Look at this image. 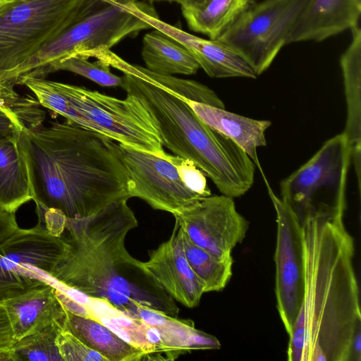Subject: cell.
<instances>
[{
	"label": "cell",
	"mask_w": 361,
	"mask_h": 361,
	"mask_svg": "<svg viewBox=\"0 0 361 361\" xmlns=\"http://www.w3.org/2000/svg\"><path fill=\"white\" fill-rule=\"evenodd\" d=\"M344 213L309 214L301 222L304 289L288 335V361H351L361 314L354 240Z\"/></svg>",
	"instance_id": "obj_1"
},
{
	"label": "cell",
	"mask_w": 361,
	"mask_h": 361,
	"mask_svg": "<svg viewBox=\"0 0 361 361\" xmlns=\"http://www.w3.org/2000/svg\"><path fill=\"white\" fill-rule=\"evenodd\" d=\"M37 211L92 216L128 200V178L111 139L66 121L25 128L18 140Z\"/></svg>",
	"instance_id": "obj_2"
},
{
	"label": "cell",
	"mask_w": 361,
	"mask_h": 361,
	"mask_svg": "<svg viewBox=\"0 0 361 361\" xmlns=\"http://www.w3.org/2000/svg\"><path fill=\"white\" fill-rule=\"evenodd\" d=\"M127 202H114L85 218H66V250L51 279L133 318L140 307L178 317L175 300L126 248L128 233L138 226Z\"/></svg>",
	"instance_id": "obj_3"
},
{
	"label": "cell",
	"mask_w": 361,
	"mask_h": 361,
	"mask_svg": "<svg viewBox=\"0 0 361 361\" xmlns=\"http://www.w3.org/2000/svg\"><path fill=\"white\" fill-rule=\"evenodd\" d=\"M102 59L123 73L121 87L147 108L163 146L191 161L222 195L234 198L250 190L254 182V162L231 139L204 123L188 99L154 83L138 66L128 63L111 50Z\"/></svg>",
	"instance_id": "obj_4"
},
{
	"label": "cell",
	"mask_w": 361,
	"mask_h": 361,
	"mask_svg": "<svg viewBox=\"0 0 361 361\" xmlns=\"http://www.w3.org/2000/svg\"><path fill=\"white\" fill-rule=\"evenodd\" d=\"M135 0H91L63 30L44 44L10 77H42L50 65L75 54L110 49L123 38L152 28L135 14Z\"/></svg>",
	"instance_id": "obj_5"
},
{
	"label": "cell",
	"mask_w": 361,
	"mask_h": 361,
	"mask_svg": "<svg viewBox=\"0 0 361 361\" xmlns=\"http://www.w3.org/2000/svg\"><path fill=\"white\" fill-rule=\"evenodd\" d=\"M350 143L342 133L326 141L303 165L280 183L281 199L300 221L312 214L345 212Z\"/></svg>",
	"instance_id": "obj_6"
},
{
	"label": "cell",
	"mask_w": 361,
	"mask_h": 361,
	"mask_svg": "<svg viewBox=\"0 0 361 361\" xmlns=\"http://www.w3.org/2000/svg\"><path fill=\"white\" fill-rule=\"evenodd\" d=\"M90 1L9 0L0 7V73L9 78Z\"/></svg>",
	"instance_id": "obj_7"
},
{
	"label": "cell",
	"mask_w": 361,
	"mask_h": 361,
	"mask_svg": "<svg viewBox=\"0 0 361 361\" xmlns=\"http://www.w3.org/2000/svg\"><path fill=\"white\" fill-rule=\"evenodd\" d=\"M54 85L98 133L136 149L161 156L165 153L153 118L135 96L127 94L121 99L61 82Z\"/></svg>",
	"instance_id": "obj_8"
},
{
	"label": "cell",
	"mask_w": 361,
	"mask_h": 361,
	"mask_svg": "<svg viewBox=\"0 0 361 361\" xmlns=\"http://www.w3.org/2000/svg\"><path fill=\"white\" fill-rule=\"evenodd\" d=\"M66 247L62 235L39 223L0 242V303L49 282Z\"/></svg>",
	"instance_id": "obj_9"
},
{
	"label": "cell",
	"mask_w": 361,
	"mask_h": 361,
	"mask_svg": "<svg viewBox=\"0 0 361 361\" xmlns=\"http://www.w3.org/2000/svg\"><path fill=\"white\" fill-rule=\"evenodd\" d=\"M305 1L256 2L217 39L240 54L259 76L288 44L290 32Z\"/></svg>",
	"instance_id": "obj_10"
},
{
	"label": "cell",
	"mask_w": 361,
	"mask_h": 361,
	"mask_svg": "<svg viewBox=\"0 0 361 361\" xmlns=\"http://www.w3.org/2000/svg\"><path fill=\"white\" fill-rule=\"evenodd\" d=\"M128 178V192L152 208L175 214L202 198L183 182L176 166L163 155L116 142Z\"/></svg>",
	"instance_id": "obj_11"
},
{
	"label": "cell",
	"mask_w": 361,
	"mask_h": 361,
	"mask_svg": "<svg viewBox=\"0 0 361 361\" xmlns=\"http://www.w3.org/2000/svg\"><path fill=\"white\" fill-rule=\"evenodd\" d=\"M277 225L274 253L276 307L289 335L303 295V242L302 223L291 207L267 186Z\"/></svg>",
	"instance_id": "obj_12"
},
{
	"label": "cell",
	"mask_w": 361,
	"mask_h": 361,
	"mask_svg": "<svg viewBox=\"0 0 361 361\" xmlns=\"http://www.w3.org/2000/svg\"><path fill=\"white\" fill-rule=\"evenodd\" d=\"M173 216L194 244L221 259L232 257L249 228L233 198L222 194L202 197Z\"/></svg>",
	"instance_id": "obj_13"
},
{
	"label": "cell",
	"mask_w": 361,
	"mask_h": 361,
	"mask_svg": "<svg viewBox=\"0 0 361 361\" xmlns=\"http://www.w3.org/2000/svg\"><path fill=\"white\" fill-rule=\"evenodd\" d=\"M133 11L157 29L184 46L200 68L211 78H256L255 71L235 50L219 39H206L160 20L155 10L144 2L132 4Z\"/></svg>",
	"instance_id": "obj_14"
},
{
	"label": "cell",
	"mask_w": 361,
	"mask_h": 361,
	"mask_svg": "<svg viewBox=\"0 0 361 361\" xmlns=\"http://www.w3.org/2000/svg\"><path fill=\"white\" fill-rule=\"evenodd\" d=\"M182 228L175 221L168 240L151 251L142 262L147 273L172 298L188 308L199 305L204 293L200 280L190 267L183 248Z\"/></svg>",
	"instance_id": "obj_15"
},
{
	"label": "cell",
	"mask_w": 361,
	"mask_h": 361,
	"mask_svg": "<svg viewBox=\"0 0 361 361\" xmlns=\"http://www.w3.org/2000/svg\"><path fill=\"white\" fill-rule=\"evenodd\" d=\"M361 0H306L288 38L321 42L359 25Z\"/></svg>",
	"instance_id": "obj_16"
},
{
	"label": "cell",
	"mask_w": 361,
	"mask_h": 361,
	"mask_svg": "<svg viewBox=\"0 0 361 361\" xmlns=\"http://www.w3.org/2000/svg\"><path fill=\"white\" fill-rule=\"evenodd\" d=\"M16 340L54 325L66 326L68 310L50 282L4 301Z\"/></svg>",
	"instance_id": "obj_17"
},
{
	"label": "cell",
	"mask_w": 361,
	"mask_h": 361,
	"mask_svg": "<svg viewBox=\"0 0 361 361\" xmlns=\"http://www.w3.org/2000/svg\"><path fill=\"white\" fill-rule=\"evenodd\" d=\"M351 41L340 58L347 106L345 135L352 151L358 190H360L361 155V29L351 30Z\"/></svg>",
	"instance_id": "obj_18"
},
{
	"label": "cell",
	"mask_w": 361,
	"mask_h": 361,
	"mask_svg": "<svg viewBox=\"0 0 361 361\" xmlns=\"http://www.w3.org/2000/svg\"><path fill=\"white\" fill-rule=\"evenodd\" d=\"M197 116L210 128L231 139L257 166V149L266 146L265 133L271 125L268 120H257L225 109L188 99Z\"/></svg>",
	"instance_id": "obj_19"
},
{
	"label": "cell",
	"mask_w": 361,
	"mask_h": 361,
	"mask_svg": "<svg viewBox=\"0 0 361 361\" xmlns=\"http://www.w3.org/2000/svg\"><path fill=\"white\" fill-rule=\"evenodd\" d=\"M135 319L157 327L161 334L168 360L192 350H218L219 341L214 336L200 331L189 319H180L161 312L140 307Z\"/></svg>",
	"instance_id": "obj_20"
},
{
	"label": "cell",
	"mask_w": 361,
	"mask_h": 361,
	"mask_svg": "<svg viewBox=\"0 0 361 361\" xmlns=\"http://www.w3.org/2000/svg\"><path fill=\"white\" fill-rule=\"evenodd\" d=\"M66 327L107 361L144 360L143 350L125 341L94 319L68 310Z\"/></svg>",
	"instance_id": "obj_21"
},
{
	"label": "cell",
	"mask_w": 361,
	"mask_h": 361,
	"mask_svg": "<svg viewBox=\"0 0 361 361\" xmlns=\"http://www.w3.org/2000/svg\"><path fill=\"white\" fill-rule=\"evenodd\" d=\"M142 58L146 68L156 74H195L200 66L180 43L154 29L143 37Z\"/></svg>",
	"instance_id": "obj_22"
},
{
	"label": "cell",
	"mask_w": 361,
	"mask_h": 361,
	"mask_svg": "<svg viewBox=\"0 0 361 361\" xmlns=\"http://www.w3.org/2000/svg\"><path fill=\"white\" fill-rule=\"evenodd\" d=\"M31 200L27 166L18 140L0 142V209L16 214Z\"/></svg>",
	"instance_id": "obj_23"
},
{
	"label": "cell",
	"mask_w": 361,
	"mask_h": 361,
	"mask_svg": "<svg viewBox=\"0 0 361 361\" xmlns=\"http://www.w3.org/2000/svg\"><path fill=\"white\" fill-rule=\"evenodd\" d=\"M255 3L256 0H209L200 8L181 10L191 30L216 39Z\"/></svg>",
	"instance_id": "obj_24"
},
{
	"label": "cell",
	"mask_w": 361,
	"mask_h": 361,
	"mask_svg": "<svg viewBox=\"0 0 361 361\" xmlns=\"http://www.w3.org/2000/svg\"><path fill=\"white\" fill-rule=\"evenodd\" d=\"M182 243L186 259L202 284L204 293L222 290L233 274V257L221 259L214 257L194 244L183 231Z\"/></svg>",
	"instance_id": "obj_25"
},
{
	"label": "cell",
	"mask_w": 361,
	"mask_h": 361,
	"mask_svg": "<svg viewBox=\"0 0 361 361\" xmlns=\"http://www.w3.org/2000/svg\"><path fill=\"white\" fill-rule=\"evenodd\" d=\"M65 327L51 326L16 340L8 351L10 360L62 361L56 340Z\"/></svg>",
	"instance_id": "obj_26"
},
{
	"label": "cell",
	"mask_w": 361,
	"mask_h": 361,
	"mask_svg": "<svg viewBox=\"0 0 361 361\" xmlns=\"http://www.w3.org/2000/svg\"><path fill=\"white\" fill-rule=\"evenodd\" d=\"M110 67L102 60L97 59L92 62L89 61V57L85 55L75 54L48 66L43 71L42 78L52 72L67 71L85 77L101 86H121L122 78L114 74Z\"/></svg>",
	"instance_id": "obj_27"
},
{
	"label": "cell",
	"mask_w": 361,
	"mask_h": 361,
	"mask_svg": "<svg viewBox=\"0 0 361 361\" xmlns=\"http://www.w3.org/2000/svg\"><path fill=\"white\" fill-rule=\"evenodd\" d=\"M141 72L154 83L166 88L189 100L214 106L225 108L218 95L206 85L197 81L178 78L172 75H162L138 66Z\"/></svg>",
	"instance_id": "obj_28"
},
{
	"label": "cell",
	"mask_w": 361,
	"mask_h": 361,
	"mask_svg": "<svg viewBox=\"0 0 361 361\" xmlns=\"http://www.w3.org/2000/svg\"><path fill=\"white\" fill-rule=\"evenodd\" d=\"M19 84L16 79L8 78L4 73H0V104L11 107L30 124L40 121V114L36 109V102L21 97L14 86Z\"/></svg>",
	"instance_id": "obj_29"
},
{
	"label": "cell",
	"mask_w": 361,
	"mask_h": 361,
	"mask_svg": "<svg viewBox=\"0 0 361 361\" xmlns=\"http://www.w3.org/2000/svg\"><path fill=\"white\" fill-rule=\"evenodd\" d=\"M56 342L62 361H107L104 356L87 346L66 327L60 331Z\"/></svg>",
	"instance_id": "obj_30"
},
{
	"label": "cell",
	"mask_w": 361,
	"mask_h": 361,
	"mask_svg": "<svg viewBox=\"0 0 361 361\" xmlns=\"http://www.w3.org/2000/svg\"><path fill=\"white\" fill-rule=\"evenodd\" d=\"M164 157L176 166L183 182L189 189L202 197L212 195L205 174L191 161L166 152Z\"/></svg>",
	"instance_id": "obj_31"
},
{
	"label": "cell",
	"mask_w": 361,
	"mask_h": 361,
	"mask_svg": "<svg viewBox=\"0 0 361 361\" xmlns=\"http://www.w3.org/2000/svg\"><path fill=\"white\" fill-rule=\"evenodd\" d=\"M25 128H31L20 114L0 104V142L18 140Z\"/></svg>",
	"instance_id": "obj_32"
},
{
	"label": "cell",
	"mask_w": 361,
	"mask_h": 361,
	"mask_svg": "<svg viewBox=\"0 0 361 361\" xmlns=\"http://www.w3.org/2000/svg\"><path fill=\"white\" fill-rule=\"evenodd\" d=\"M15 341L6 307L0 303V353L9 351Z\"/></svg>",
	"instance_id": "obj_33"
},
{
	"label": "cell",
	"mask_w": 361,
	"mask_h": 361,
	"mask_svg": "<svg viewBox=\"0 0 361 361\" xmlns=\"http://www.w3.org/2000/svg\"><path fill=\"white\" fill-rule=\"evenodd\" d=\"M18 228L16 214L0 209V242L8 237Z\"/></svg>",
	"instance_id": "obj_34"
},
{
	"label": "cell",
	"mask_w": 361,
	"mask_h": 361,
	"mask_svg": "<svg viewBox=\"0 0 361 361\" xmlns=\"http://www.w3.org/2000/svg\"><path fill=\"white\" fill-rule=\"evenodd\" d=\"M351 361L361 360V329L355 334L350 348Z\"/></svg>",
	"instance_id": "obj_35"
},
{
	"label": "cell",
	"mask_w": 361,
	"mask_h": 361,
	"mask_svg": "<svg viewBox=\"0 0 361 361\" xmlns=\"http://www.w3.org/2000/svg\"><path fill=\"white\" fill-rule=\"evenodd\" d=\"M155 1L176 2L183 8H200L204 6L209 0H150Z\"/></svg>",
	"instance_id": "obj_36"
},
{
	"label": "cell",
	"mask_w": 361,
	"mask_h": 361,
	"mask_svg": "<svg viewBox=\"0 0 361 361\" xmlns=\"http://www.w3.org/2000/svg\"><path fill=\"white\" fill-rule=\"evenodd\" d=\"M9 0H0V7H1L3 5H4Z\"/></svg>",
	"instance_id": "obj_37"
}]
</instances>
